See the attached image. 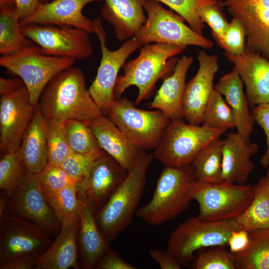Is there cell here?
Listing matches in <instances>:
<instances>
[{
    "mask_svg": "<svg viewBox=\"0 0 269 269\" xmlns=\"http://www.w3.org/2000/svg\"><path fill=\"white\" fill-rule=\"evenodd\" d=\"M46 119L76 120L89 124L103 115L86 87L83 71L71 67L55 76L42 91L38 104Z\"/></svg>",
    "mask_w": 269,
    "mask_h": 269,
    "instance_id": "6da1fadb",
    "label": "cell"
},
{
    "mask_svg": "<svg viewBox=\"0 0 269 269\" xmlns=\"http://www.w3.org/2000/svg\"><path fill=\"white\" fill-rule=\"evenodd\" d=\"M154 156L142 150L134 165L101 207L97 209L98 227L109 243L131 224L144 192L146 174Z\"/></svg>",
    "mask_w": 269,
    "mask_h": 269,
    "instance_id": "7a4b0ae2",
    "label": "cell"
},
{
    "mask_svg": "<svg viewBox=\"0 0 269 269\" xmlns=\"http://www.w3.org/2000/svg\"><path fill=\"white\" fill-rule=\"evenodd\" d=\"M186 46L164 43H148L142 46L135 58L126 62L123 75H119L115 88L116 98L121 97L130 87L134 86L138 94L134 103L137 105L152 92L157 81L171 74Z\"/></svg>",
    "mask_w": 269,
    "mask_h": 269,
    "instance_id": "3957f363",
    "label": "cell"
},
{
    "mask_svg": "<svg viewBox=\"0 0 269 269\" xmlns=\"http://www.w3.org/2000/svg\"><path fill=\"white\" fill-rule=\"evenodd\" d=\"M196 180L190 165L165 166L158 178L150 200L138 208L135 215L152 226L174 219L187 209L192 200Z\"/></svg>",
    "mask_w": 269,
    "mask_h": 269,
    "instance_id": "277c9868",
    "label": "cell"
},
{
    "mask_svg": "<svg viewBox=\"0 0 269 269\" xmlns=\"http://www.w3.org/2000/svg\"><path fill=\"white\" fill-rule=\"evenodd\" d=\"M227 130L191 124L184 120L171 121L154 149V156L165 166L189 165L203 148Z\"/></svg>",
    "mask_w": 269,
    "mask_h": 269,
    "instance_id": "5b68a950",
    "label": "cell"
},
{
    "mask_svg": "<svg viewBox=\"0 0 269 269\" xmlns=\"http://www.w3.org/2000/svg\"><path fill=\"white\" fill-rule=\"evenodd\" d=\"M135 106L121 97L102 113L137 147L143 150L155 149L171 120L160 110L147 111Z\"/></svg>",
    "mask_w": 269,
    "mask_h": 269,
    "instance_id": "8992f818",
    "label": "cell"
},
{
    "mask_svg": "<svg viewBox=\"0 0 269 269\" xmlns=\"http://www.w3.org/2000/svg\"><path fill=\"white\" fill-rule=\"evenodd\" d=\"M242 230L236 219L206 221L190 218L181 223L170 234L167 251L182 266L192 261L199 249L216 246H228L232 232Z\"/></svg>",
    "mask_w": 269,
    "mask_h": 269,
    "instance_id": "52a82bcc",
    "label": "cell"
},
{
    "mask_svg": "<svg viewBox=\"0 0 269 269\" xmlns=\"http://www.w3.org/2000/svg\"><path fill=\"white\" fill-rule=\"evenodd\" d=\"M254 196L252 184H236L225 181L196 180L192 199L198 204L197 216L206 221L236 219L250 205Z\"/></svg>",
    "mask_w": 269,
    "mask_h": 269,
    "instance_id": "ba28073f",
    "label": "cell"
},
{
    "mask_svg": "<svg viewBox=\"0 0 269 269\" xmlns=\"http://www.w3.org/2000/svg\"><path fill=\"white\" fill-rule=\"evenodd\" d=\"M146 19L134 37L141 46L151 43H164L183 46H196L212 49L213 42L200 35L172 10H167L156 0H146L144 6Z\"/></svg>",
    "mask_w": 269,
    "mask_h": 269,
    "instance_id": "9c48e42d",
    "label": "cell"
},
{
    "mask_svg": "<svg viewBox=\"0 0 269 269\" xmlns=\"http://www.w3.org/2000/svg\"><path fill=\"white\" fill-rule=\"evenodd\" d=\"M50 237L30 221L5 212L0 217V264L36 259L51 244Z\"/></svg>",
    "mask_w": 269,
    "mask_h": 269,
    "instance_id": "30bf717a",
    "label": "cell"
},
{
    "mask_svg": "<svg viewBox=\"0 0 269 269\" xmlns=\"http://www.w3.org/2000/svg\"><path fill=\"white\" fill-rule=\"evenodd\" d=\"M76 61L45 55L39 51H29L1 56L0 65L23 80L32 103L37 106L48 83L60 72L73 66Z\"/></svg>",
    "mask_w": 269,
    "mask_h": 269,
    "instance_id": "8fae6325",
    "label": "cell"
},
{
    "mask_svg": "<svg viewBox=\"0 0 269 269\" xmlns=\"http://www.w3.org/2000/svg\"><path fill=\"white\" fill-rule=\"evenodd\" d=\"M23 34L36 44L44 55L81 60L89 57L93 48L89 33L66 25L30 24L20 26Z\"/></svg>",
    "mask_w": 269,
    "mask_h": 269,
    "instance_id": "7c38bea8",
    "label": "cell"
},
{
    "mask_svg": "<svg viewBox=\"0 0 269 269\" xmlns=\"http://www.w3.org/2000/svg\"><path fill=\"white\" fill-rule=\"evenodd\" d=\"M95 34L99 39L102 58L95 79L89 88V92L102 111L107 109L116 99L115 88L118 74L127 59L141 46L134 37L130 38L115 50L109 49L106 45V33L101 20H94Z\"/></svg>",
    "mask_w": 269,
    "mask_h": 269,
    "instance_id": "4fadbf2b",
    "label": "cell"
},
{
    "mask_svg": "<svg viewBox=\"0 0 269 269\" xmlns=\"http://www.w3.org/2000/svg\"><path fill=\"white\" fill-rule=\"evenodd\" d=\"M6 211L36 224L50 236L56 235L61 224L41 187L39 173L27 172L12 196Z\"/></svg>",
    "mask_w": 269,
    "mask_h": 269,
    "instance_id": "5bb4252c",
    "label": "cell"
},
{
    "mask_svg": "<svg viewBox=\"0 0 269 269\" xmlns=\"http://www.w3.org/2000/svg\"><path fill=\"white\" fill-rule=\"evenodd\" d=\"M24 85L0 99V151L16 152L33 117L35 108Z\"/></svg>",
    "mask_w": 269,
    "mask_h": 269,
    "instance_id": "9a60e30c",
    "label": "cell"
},
{
    "mask_svg": "<svg viewBox=\"0 0 269 269\" xmlns=\"http://www.w3.org/2000/svg\"><path fill=\"white\" fill-rule=\"evenodd\" d=\"M243 26L246 49L269 60V0H220Z\"/></svg>",
    "mask_w": 269,
    "mask_h": 269,
    "instance_id": "2e32d148",
    "label": "cell"
},
{
    "mask_svg": "<svg viewBox=\"0 0 269 269\" xmlns=\"http://www.w3.org/2000/svg\"><path fill=\"white\" fill-rule=\"evenodd\" d=\"M198 60V70L186 84L182 99L183 119L194 125H201L203 113L214 89L213 80L219 68L217 54L208 55L200 50Z\"/></svg>",
    "mask_w": 269,
    "mask_h": 269,
    "instance_id": "e0dca14e",
    "label": "cell"
},
{
    "mask_svg": "<svg viewBox=\"0 0 269 269\" xmlns=\"http://www.w3.org/2000/svg\"><path fill=\"white\" fill-rule=\"evenodd\" d=\"M128 171L105 152L94 161L88 175L77 185L79 196L98 209L126 178Z\"/></svg>",
    "mask_w": 269,
    "mask_h": 269,
    "instance_id": "ac0fdd59",
    "label": "cell"
},
{
    "mask_svg": "<svg viewBox=\"0 0 269 269\" xmlns=\"http://www.w3.org/2000/svg\"><path fill=\"white\" fill-rule=\"evenodd\" d=\"M103 0H53L40 3L35 11L19 20L20 26L30 24L66 25L81 29L88 33H95L94 20L83 13L88 4Z\"/></svg>",
    "mask_w": 269,
    "mask_h": 269,
    "instance_id": "d6986e66",
    "label": "cell"
},
{
    "mask_svg": "<svg viewBox=\"0 0 269 269\" xmlns=\"http://www.w3.org/2000/svg\"><path fill=\"white\" fill-rule=\"evenodd\" d=\"M234 65L246 87V96L252 108L269 103V60L259 54L245 49L240 55L224 53Z\"/></svg>",
    "mask_w": 269,
    "mask_h": 269,
    "instance_id": "ffe728a7",
    "label": "cell"
},
{
    "mask_svg": "<svg viewBox=\"0 0 269 269\" xmlns=\"http://www.w3.org/2000/svg\"><path fill=\"white\" fill-rule=\"evenodd\" d=\"M223 140L222 181L244 184L255 168L251 158L258 145L237 132L227 133Z\"/></svg>",
    "mask_w": 269,
    "mask_h": 269,
    "instance_id": "44dd1931",
    "label": "cell"
},
{
    "mask_svg": "<svg viewBox=\"0 0 269 269\" xmlns=\"http://www.w3.org/2000/svg\"><path fill=\"white\" fill-rule=\"evenodd\" d=\"M78 197L80 217L78 243L81 264L84 269H94L110 246L98 227L97 208L88 199Z\"/></svg>",
    "mask_w": 269,
    "mask_h": 269,
    "instance_id": "7402d4cb",
    "label": "cell"
},
{
    "mask_svg": "<svg viewBox=\"0 0 269 269\" xmlns=\"http://www.w3.org/2000/svg\"><path fill=\"white\" fill-rule=\"evenodd\" d=\"M88 124L101 148L126 170H130L143 150L135 146L103 114Z\"/></svg>",
    "mask_w": 269,
    "mask_h": 269,
    "instance_id": "603a6c76",
    "label": "cell"
},
{
    "mask_svg": "<svg viewBox=\"0 0 269 269\" xmlns=\"http://www.w3.org/2000/svg\"><path fill=\"white\" fill-rule=\"evenodd\" d=\"M193 61L192 57L186 56L178 60L173 73L164 79L148 108L162 111L171 121L184 120L183 96L187 72Z\"/></svg>",
    "mask_w": 269,
    "mask_h": 269,
    "instance_id": "cb8c5ba5",
    "label": "cell"
},
{
    "mask_svg": "<svg viewBox=\"0 0 269 269\" xmlns=\"http://www.w3.org/2000/svg\"><path fill=\"white\" fill-rule=\"evenodd\" d=\"M100 14L114 27L118 39L134 37L145 23L144 6L146 0H103Z\"/></svg>",
    "mask_w": 269,
    "mask_h": 269,
    "instance_id": "d4e9b609",
    "label": "cell"
},
{
    "mask_svg": "<svg viewBox=\"0 0 269 269\" xmlns=\"http://www.w3.org/2000/svg\"><path fill=\"white\" fill-rule=\"evenodd\" d=\"M214 88L224 97L231 108L236 119L237 133L250 139L255 122L236 69L234 67L230 72L221 77Z\"/></svg>",
    "mask_w": 269,
    "mask_h": 269,
    "instance_id": "484cf974",
    "label": "cell"
},
{
    "mask_svg": "<svg viewBox=\"0 0 269 269\" xmlns=\"http://www.w3.org/2000/svg\"><path fill=\"white\" fill-rule=\"evenodd\" d=\"M28 172L39 173L48 162L46 119L37 105L18 150Z\"/></svg>",
    "mask_w": 269,
    "mask_h": 269,
    "instance_id": "4316f807",
    "label": "cell"
},
{
    "mask_svg": "<svg viewBox=\"0 0 269 269\" xmlns=\"http://www.w3.org/2000/svg\"><path fill=\"white\" fill-rule=\"evenodd\" d=\"M79 222L60 230L54 242L36 258L34 269L79 268L77 255Z\"/></svg>",
    "mask_w": 269,
    "mask_h": 269,
    "instance_id": "83f0119b",
    "label": "cell"
},
{
    "mask_svg": "<svg viewBox=\"0 0 269 269\" xmlns=\"http://www.w3.org/2000/svg\"><path fill=\"white\" fill-rule=\"evenodd\" d=\"M19 20L15 3L0 5V53L2 56L40 49L21 32Z\"/></svg>",
    "mask_w": 269,
    "mask_h": 269,
    "instance_id": "f1b7e54d",
    "label": "cell"
},
{
    "mask_svg": "<svg viewBox=\"0 0 269 269\" xmlns=\"http://www.w3.org/2000/svg\"><path fill=\"white\" fill-rule=\"evenodd\" d=\"M254 196L236 221L242 230L250 231L269 227V180L266 176L253 186Z\"/></svg>",
    "mask_w": 269,
    "mask_h": 269,
    "instance_id": "f546056e",
    "label": "cell"
},
{
    "mask_svg": "<svg viewBox=\"0 0 269 269\" xmlns=\"http://www.w3.org/2000/svg\"><path fill=\"white\" fill-rule=\"evenodd\" d=\"M248 232L249 242L246 249L232 253L236 268L269 269V227Z\"/></svg>",
    "mask_w": 269,
    "mask_h": 269,
    "instance_id": "4dcf8cb0",
    "label": "cell"
},
{
    "mask_svg": "<svg viewBox=\"0 0 269 269\" xmlns=\"http://www.w3.org/2000/svg\"><path fill=\"white\" fill-rule=\"evenodd\" d=\"M223 143L220 137L216 139L203 148L193 159L190 165L196 180L208 182L222 181Z\"/></svg>",
    "mask_w": 269,
    "mask_h": 269,
    "instance_id": "1f68e13d",
    "label": "cell"
},
{
    "mask_svg": "<svg viewBox=\"0 0 269 269\" xmlns=\"http://www.w3.org/2000/svg\"><path fill=\"white\" fill-rule=\"evenodd\" d=\"M61 224V229L68 228L80 221L77 186L69 185L45 196Z\"/></svg>",
    "mask_w": 269,
    "mask_h": 269,
    "instance_id": "d6a6232c",
    "label": "cell"
},
{
    "mask_svg": "<svg viewBox=\"0 0 269 269\" xmlns=\"http://www.w3.org/2000/svg\"><path fill=\"white\" fill-rule=\"evenodd\" d=\"M69 145L72 152L96 157L105 151L101 148L89 124L76 120L64 123Z\"/></svg>",
    "mask_w": 269,
    "mask_h": 269,
    "instance_id": "836d02e7",
    "label": "cell"
},
{
    "mask_svg": "<svg viewBox=\"0 0 269 269\" xmlns=\"http://www.w3.org/2000/svg\"><path fill=\"white\" fill-rule=\"evenodd\" d=\"M28 172L18 150L2 155L0 161V188L10 199Z\"/></svg>",
    "mask_w": 269,
    "mask_h": 269,
    "instance_id": "e575fe53",
    "label": "cell"
},
{
    "mask_svg": "<svg viewBox=\"0 0 269 269\" xmlns=\"http://www.w3.org/2000/svg\"><path fill=\"white\" fill-rule=\"evenodd\" d=\"M201 125L228 129L236 127V119L231 108L223 96L214 88L203 113Z\"/></svg>",
    "mask_w": 269,
    "mask_h": 269,
    "instance_id": "d590c367",
    "label": "cell"
},
{
    "mask_svg": "<svg viewBox=\"0 0 269 269\" xmlns=\"http://www.w3.org/2000/svg\"><path fill=\"white\" fill-rule=\"evenodd\" d=\"M65 122L46 119L48 160L61 165L72 152L67 141L64 127Z\"/></svg>",
    "mask_w": 269,
    "mask_h": 269,
    "instance_id": "8d00e7d4",
    "label": "cell"
},
{
    "mask_svg": "<svg viewBox=\"0 0 269 269\" xmlns=\"http://www.w3.org/2000/svg\"><path fill=\"white\" fill-rule=\"evenodd\" d=\"M225 246H216L198 250L192 260L194 269H237L232 253Z\"/></svg>",
    "mask_w": 269,
    "mask_h": 269,
    "instance_id": "74e56055",
    "label": "cell"
},
{
    "mask_svg": "<svg viewBox=\"0 0 269 269\" xmlns=\"http://www.w3.org/2000/svg\"><path fill=\"white\" fill-rule=\"evenodd\" d=\"M168 6L181 16L198 34L203 35L205 27L199 16L202 7L217 3L218 0H156Z\"/></svg>",
    "mask_w": 269,
    "mask_h": 269,
    "instance_id": "f35d334b",
    "label": "cell"
},
{
    "mask_svg": "<svg viewBox=\"0 0 269 269\" xmlns=\"http://www.w3.org/2000/svg\"><path fill=\"white\" fill-rule=\"evenodd\" d=\"M41 187L47 196L69 185L77 186L80 180L68 174L61 165L48 162L39 173Z\"/></svg>",
    "mask_w": 269,
    "mask_h": 269,
    "instance_id": "ab89813d",
    "label": "cell"
},
{
    "mask_svg": "<svg viewBox=\"0 0 269 269\" xmlns=\"http://www.w3.org/2000/svg\"><path fill=\"white\" fill-rule=\"evenodd\" d=\"M223 7L219 0L217 3L202 7L199 12L201 20L210 28L218 44L222 40L229 24L223 13Z\"/></svg>",
    "mask_w": 269,
    "mask_h": 269,
    "instance_id": "60d3db41",
    "label": "cell"
},
{
    "mask_svg": "<svg viewBox=\"0 0 269 269\" xmlns=\"http://www.w3.org/2000/svg\"><path fill=\"white\" fill-rule=\"evenodd\" d=\"M225 52L240 55L246 49V34L244 28L237 19L232 18L228 28L221 42L218 44Z\"/></svg>",
    "mask_w": 269,
    "mask_h": 269,
    "instance_id": "b9f144b4",
    "label": "cell"
},
{
    "mask_svg": "<svg viewBox=\"0 0 269 269\" xmlns=\"http://www.w3.org/2000/svg\"><path fill=\"white\" fill-rule=\"evenodd\" d=\"M98 157L72 152L61 166L70 176L81 181L88 175L94 161Z\"/></svg>",
    "mask_w": 269,
    "mask_h": 269,
    "instance_id": "7bdbcfd3",
    "label": "cell"
},
{
    "mask_svg": "<svg viewBox=\"0 0 269 269\" xmlns=\"http://www.w3.org/2000/svg\"><path fill=\"white\" fill-rule=\"evenodd\" d=\"M251 112L255 122L263 129L266 134L267 148L260 162L264 168H267L269 164V103L255 107Z\"/></svg>",
    "mask_w": 269,
    "mask_h": 269,
    "instance_id": "ee69618b",
    "label": "cell"
},
{
    "mask_svg": "<svg viewBox=\"0 0 269 269\" xmlns=\"http://www.w3.org/2000/svg\"><path fill=\"white\" fill-rule=\"evenodd\" d=\"M97 269H135L132 264L126 262L119 253L110 247L97 263Z\"/></svg>",
    "mask_w": 269,
    "mask_h": 269,
    "instance_id": "f6af8a7d",
    "label": "cell"
},
{
    "mask_svg": "<svg viewBox=\"0 0 269 269\" xmlns=\"http://www.w3.org/2000/svg\"><path fill=\"white\" fill-rule=\"evenodd\" d=\"M149 255L161 269H180L182 267L178 260L168 251L153 249L149 251Z\"/></svg>",
    "mask_w": 269,
    "mask_h": 269,
    "instance_id": "bcb514c9",
    "label": "cell"
},
{
    "mask_svg": "<svg viewBox=\"0 0 269 269\" xmlns=\"http://www.w3.org/2000/svg\"><path fill=\"white\" fill-rule=\"evenodd\" d=\"M249 242L248 232L244 230L234 231L231 233L228 241L230 251L238 253L245 250Z\"/></svg>",
    "mask_w": 269,
    "mask_h": 269,
    "instance_id": "7dc6e473",
    "label": "cell"
},
{
    "mask_svg": "<svg viewBox=\"0 0 269 269\" xmlns=\"http://www.w3.org/2000/svg\"><path fill=\"white\" fill-rule=\"evenodd\" d=\"M14 1L20 20L32 14L40 3L39 0H14Z\"/></svg>",
    "mask_w": 269,
    "mask_h": 269,
    "instance_id": "c3c4849f",
    "label": "cell"
},
{
    "mask_svg": "<svg viewBox=\"0 0 269 269\" xmlns=\"http://www.w3.org/2000/svg\"><path fill=\"white\" fill-rule=\"evenodd\" d=\"M20 78H0V95L1 96L12 94L24 86Z\"/></svg>",
    "mask_w": 269,
    "mask_h": 269,
    "instance_id": "681fc988",
    "label": "cell"
},
{
    "mask_svg": "<svg viewBox=\"0 0 269 269\" xmlns=\"http://www.w3.org/2000/svg\"><path fill=\"white\" fill-rule=\"evenodd\" d=\"M36 259H20L0 264V269H34Z\"/></svg>",
    "mask_w": 269,
    "mask_h": 269,
    "instance_id": "f907efd6",
    "label": "cell"
},
{
    "mask_svg": "<svg viewBox=\"0 0 269 269\" xmlns=\"http://www.w3.org/2000/svg\"><path fill=\"white\" fill-rule=\"evenodd\" d=\"M9 199L3 192H0V217L6 211Z\"/></svg>",
    "mask_w": 269,
    "mask_h": 269,
    "instance_id": "816d5d0a",
    "label": "cell"
},
{
    "mask_svg": "<svg viewBox=\"0 0 269 269\" xmlns=\"http://www.w3.org/2000/svg\"><path fill=\"white\" fill-rule=\"evenodd\" d=\"M267 168V172L266 174V176L268 177V178L269 180V164Z\"/></svg>",
    "mask_w": 269,
    "mask_h": 269,
    "instance_id": "f5cc1de1",
    "label": "cell"
},
{
    "mask_svg": "<svg viewBox=\"0 0 269 269\" xmlns=\"http://www.w3.org/2000/svg\"><path fill=\"white\" fill-rule=\"evenodd\" d=\"M40 3H45L48 2L49 0H39Z\"/></svg>",
    "mask_w": 269,
    "mask_h": 269,
    "instance_id": "db71d44e",
    "label": "cell"
}]
</instances>
